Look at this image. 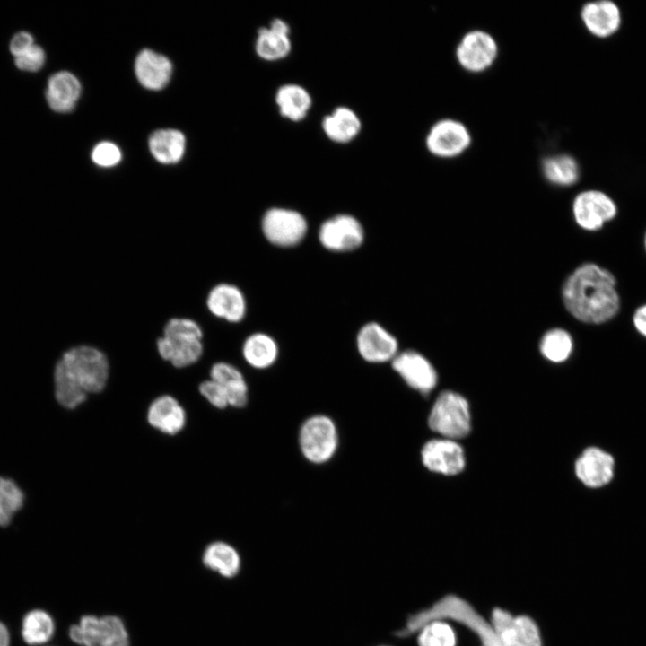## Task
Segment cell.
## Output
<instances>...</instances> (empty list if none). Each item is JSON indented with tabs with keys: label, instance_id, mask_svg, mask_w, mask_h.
I'll return each mask as SVG.
<instances>
[{
	"label": "cell",
	"instance_id": "obj_1",
	"mask_svg": "<svg viewBox=\"0 0 646 646\" xmlns=\"http://www.w3.org/2000/svg\"><path fill=\"white\" fill-rule=\"evenodd\" d=\"M562 298L569 313L588 324H602L612 319L621 303L615 275L590 262L579 266L567 277Z\"/></svg>",
	"mask_w": 646,
	"mask_h": 646
},
{
	"label": "cell",
	"instance_id": "obj_2",
	"mask_svg": "<svg viewBox=\"0 0 646 646\" xmlns=\"http://www.w3.org/2000/svg\"><path fill=\"white\" fill-rule=\"evenodd\" d=\"M109 375V360L100 349L89 345L71 347L54 368L55 397L63 407L74 409L86 400L88 394L102 391Z\"/></svg>",
	"mask_w": 646,
	"mask_h": 646
},
{
	"label": "cell",
	"instance_id": "obj_3",
	"mask_svg": "<svg viewBox=\"0 0 646 646\" xmlns=\"http://www.w3.org/2000/svg\"><path fill=\"white\" fill-rule=\"evenodd\" d=\"M435 620L462 624L476 635L481 646H501L491 622L486 621L468 602L455 595L444 596L432 606L411 614L395 633L400 638L415 635L423 625Z\"/></svg>",
	"mask_w": 646,
	"mask_h": 646
},
{
	"label": "cell",
	"instance_id": "obj_4",
	"mask_svg": "<svg viewBox=\"0 0 646 646\" xmlns=\"http://www.w3.org/2000/svg\"><path fill=\"white\" fill-rule=\"evenodd\" d=\"M204 333L201 326L187 317L170 318L164 325L162 335L156 340L162 359L176 368L197 362L204 353Z\"/></svg>",
	"mask_w": 646,
	"mask_h": 646
},
{
	"label": "cell",
	"instance_id": "obj_5",
	"mask_svg": "<svg viewBox=\"0 0 646 646\" xmlns=\"http://www.w3.org/2000/svg\"><path fill=\"white\" fill-rule=\"evenodd\" d=\"M69 639L78 646H130L129 630L115 614H84L67 631Z\"/></svg>",
	"mask_w": 646,
	"mask_h": 646
},
{
	"label": "cell",
	"instance_id": "obj_6",
	"mask_svg": "<svg viewBox=\"0 0 646 646\" xmlns=\"http://www.w3.org/2000/svg\"><path fill=\"white\" fill-rule=\"evenodd\" d=\"M339 441L337 425L327 415H311L299 428L300 452L310 464L324 465L332 460L338 450Z\"/></svg>",
	"mask_w": 646,
	"mask_h": 646
},
{
	"label": "cell",
	"instance_id": "obj_7",
	"mask_svg": "<svg viewBox=\"0 0 646 646\" xmlns=\"http://www.w3.org/2000/svg\"><path fill=\"white\" fill-rule=\"evenodd\" d=\"M429 427L445 439H460L470 432L467 401L459 394L444 391L435 400L429 418Z\"/></svg>",
	"mask_w": 646,
	"mask_h": 646
},
{
	"label": "cell",
	"instance_id": "obj_8",
	"mask_svg": "<svg viewBox=\"0 0 646 646\" xmlns=\"http://www.w3.org/2000/svg\"><path fill=\"white\" fill-rule=\"evenodd\" d=\"M261 229L265 238L278 247L299 244L308 231V223L299 212L282 207L268 209L263 215Z\"/></svg>",
	"mask_w": 646,
	"mask_h": 646
},
{
	"label": "cell",
	"instance_id": "obj_9",
	"mask_svg": "<svg viewBox=\"0 0 646 646\" xmlns=\"http://www.w3.org/2000/svg\"><path fill=\"white\" fill-rule=\"evenodd\" d=\"M471 142V134L466 125L453 118L435 122L425 138V145L431 154L442 159L461 155L468 149Z\"/></svg>",
	"mask_w": 646,
	"mask_h": 646
},
{
	"label": "cell",
	"instance_id": "obj_10",
	"mask_svg": "<svg viewBox=\"0 0 646 646\" xmlns=\"http://www.w3.org/2000/svg\"><path fill=\"white\" fill-rule=\"evenodd\" d=\"M456 59L467 72L482 73L490 68L498 56L495 39L483 30L467 31L456 48Z\"/></svg>",
	"mask_w": 646,
	"mask_h": 646
},
{
	"label": "cell",
	"instance_id": "obj_11",
	"mask_svg": "<svg viewBox=\"0 0 646 646\" xmlns=\"http://www.w3.org/2000/svg\"><path fill=\"white\" fill-rule=\"evenodd\" d=\"M491 624L501 646H543L536 622L527 615H513L496 607Z\"/></svg>",
	"mask_w": 646,
	"mask_h": 646
},
{
	"label": "cell",
	"instance_id": "obj_12",
	"mask_svg": "<svg viewBox=\"0 0 646 646\" xmlns=\"http://www.w3.org/2000/svg\"><path fill=\"white\" fill-rule=\"evenodd\" d=\"M572 214L576 223L586 231H598L612 221L617 207L606 193L590 189L579 193L572 203Z\"/></svg>",
	"mask_w": 646,
	"mask_h": 646
},
{
	"label": "cell",
	"instance_id": "obj_13",
	"mask_svg": "<svg viewBox=\"0 0 646 646\" xmlns=\"http://www.w3.org/2000/svg\"><path fill=\"white\" fill-rule=\"evenodd\" d=\"M320 244L336 252L352 251L358 249L364 240V231L361 223L351 214H336L324 221L319 230Z\"/></svg>",
	"mask_w": 646,
	"mask_h": 646
},
{
	"label": "cell",
	"instance_id": "obj_14",
	"mask_svg": "<svg viewBox=\"0 0 646 646\" xmlns=\"http://www.w3.org/2000/svg\"><path fill=\"white\" fill-rule=\"evenodd\" d=\"M356 347L365 362L375 364L392 362L398 354L396 337L377 322L366 323L360 328Z\"/></svg>",
	"mask_w": 646,
	"mask_h": 646
},
{
	"label": "cell",
	"instance_id": "obj_15",
	"mask_svg": "<svg viewBox=\"0 0 646 646\" xmlns=\"http://www.w3.org/2000/svg\"><path fill=\"white\" fill-rule=\"evenodd\" d=\"M391 366L410 388L423 394L429 393L437 384L435 369L418 352L407 350L398 353Z\"/></svg>",
	"mask_w": 646,
	"mask_h": 646
},
{
	"label": "cell",
	"instance_id": "obj_16",
	"mask_svg": "<svg viewBox=\"0 0 646 646\" xmlns=\"http://www.w3.org/2000/svg\"><path fill=\"white\" fill-rule=\"evenodd\" d=\"M205 302L213 316L230 323L240 322L246 316L245 295L238 286L230 283H220L213 286Z\"/></svg>",
	"mask_w": 646,
	"mask_h": 646
},
{
	"label": "cell",
	"instance_id": "obj_17",
	"mask_svg": "<svg viewBox=\"0 0 646 646\" xmlns=\"http://www.w3.org/2000/svg\"><path fill=\"white\" fill-rule=\"evenodd\" d=\"M423 464L432 472L456 475L465 467L461 446L450 439H434L426 442L421 451Z\"/></svg>",
	"mask_w": 646,
	"mask_h": 646
},
{
	"label": "cell",
	"instance_id": "obj_18",
	"mask_svg": "<svg viewBox=\"0 0 646 646\" xmlns=\"http://www.w3.org/2000/svg\"><path fill=\"white\" fill-rule=\"evenodd\" d=\"M615 472V458L598 447L587 448L575 463L580 481L590 488H599L611 482Z\"/></svg>",
	"mask_w": 646,
	"mask_h": 646
},
{
	"label": "cell",
	"instance_id": "obj_19",
	"mask_svg": "<svg viewBox=\"0 0 646 646\" xmlns=\"http://www.w3.org/2000/svg\"><path fill=\"white\" fill-rule=\"evenodd\" d=\"M146 418L152 427L168 435L179 432L187 422L185 409L170 395H162L153 400L147 409Z\"/></svg>",
	"mask_w": 646,
	"mask_h": 646
},
{
	"label": "cell",
	"instance_id": "obj_20",
	"mask_svg": "<svg viewBox=\"0 0 646 646\" xmlns=\"http://www.w3.org/2000/svg\"><path fill=\"white\" fill-rule=\"evenodd\" d=\"M202 564L223 579H233L242 568V558L238 549L223 540H214L205 546L201 555Z\"/></svg>",
	"mask_w": 646,
	"mask_h": 646
},
{
	"label": "cell",
	"instance_id": "obj_21",
	"mask_svg": "<svg viewBox=\"0 0 646 646\" xmlns=\"http://www.w3.org/2000/svg\"><path fill=\"white\" fill-rule=\"evenodd\" d=\"M135 72L144 87L158 91L164 88L170 80L172 64L162 54L152 49H143L135 58Z\"/></svg>",
	"mask_w": 646,
	"mask_h": 646
},
{
	"label": "cell",
	"instance_id": "obj_22",
	"mask_svg": "<svg viewBox=\"0 0 646 646\" xmlns=\"http://www.w3.org/2000/svg\"><path fill=\"white\" fill-rule=\"evenodd\" d=\"M581 16L587 30L600 38L615 33L621 22L619 8L607 0L586 4L581 9Z\"/></svg>",
	"mask_w": 646,
	"mask_h": 646
},
{
	"label": "cell",
	"instance_id": "obj_23",
	"mask_svg": "<svg viewBox=\"0 0 646 646\" xmlns=\"http://www.w3.org/2000/svg\"><path fill=\"white\" fill-rule=\"evenodd\" d=\"M80 94L79 80L67 71L55 73L48 81L46 100L48 106L56 112L71 111L75 107Z\"/></svg>",
	"mask_w": 646,
	"mask_h": 646
},
{
	"label": "cell",
	"instance_id": "obj_24",
	"mask_svg": "<svg viewBox=\"0 0 646 646\" xmlns=\"http://www.w3.org/2000/svg\"><path fill=\"white\" fill-rule=\"evenodd\" d=\"M255 47L258 55L266 60L274 61L286 57L291 50L288 24L281 19H275L269 27L259 29Z\"/></svg>",
	"mask_w": 646,
	"mask_h": 646
},
{
	"label": "cell",
	"instance_id": "obj_25",
	"mask_svg": "<svg viewBox=\"0 0 646 646\" xmlns=\"http://www.w3.org/2000/svg\"><path fill=\"white\" fill-rule=\"evenodd\" d=\"M209 375L226 391L230 406L242 408L247 405L249 387L244 375L236 366L226 362H217L212 365Z\"/></svg>",
	"mask_w": 646,
	"mask_h": 646
},
{
	"label": "cell",
	"instance_id": "obj_26",
	"mask_svg": "<svg viewBox=\"0 0 646 646\" xmlns=\"http://www.w3.org/2000/svg\"><path fill=\"white\" fill-rule=\"evenodd\" d=\"M241 354L250 367L265 370L275 364L278 358L279 349L272 336L266 333L257 332L249 335L244 340Z\"/></svg>",
	"mask_w": 646,
	"mask_h": 646
},
{
	"label": "cell",
	"instance_id": "obj_27",
	"mask_svg": "<svg viewBox=\"0 0 646 646\" xmlns=\"http://www.w3.org/2000/svg\"><path fill=\"white\" fill-rule=\"evenodd\" d=\"M148 145L155 160L163 164H173L184 155L186 138L179 130L160 129L151 135Z\"/></svg>",
	"mask_w": 646,
	"mask_h": 646
},
{
	"label": "cell",
	"instance_id": "obj_28",
	"mask_svg": "<svg viewBox=\"0 0 646 646\" xmlns=\"http://www.w3.org/2000/svg\"><path fill=\"white\" fill-rule=\"evenodd\" d=\"M322 127L326 135L332 141L347 143L358 135L361 121L351 109L338 107L324 118Z\"/></svg>",
	"mask_w": 646,
	"mask_h": 646
},
{
	"label": "cell",
	"instance_id": "obj_29",
	"mask_svg": "<svg viewBox=\"0 0 646 646\" xmlns=\"http://www.w3.org/2000/svg\"><path fill=\"white\" fill-rule=\"evenodd\" d=\"M275 101L280 113L292 121L302 119L311 105L310 93L294 83L281 86L276 92Z\"/></svg>",
	"mask_w": 646,
	"mask_h": 646
},
{
	"label": "cell",
	"instance_id": "obj_30",
	"mask_svg": "<svg viewBox=\"0 0 646 646\" xmlns=\"http://www.w3.org/2000/svg\"><path fill=\"white\" fill-rule=\"evenodd\" d=\"M55 632L53 617L43 609L31 610L22 618V637L28 645H43L52 639Z\"/></svg>",
	"mask_w": 646,
	"mask_h": 646
},
{
	"label": "cell",
	"instance_id": "obj_31",
	"mask_svg": "<svg viewBox=\"0 0 646 646\" xmlns=\"http://www.w3.org/2000/svg\"><path fill=\"white\" fill-rule=\"evenodd\" d=\"M542 171L549 182L562 187L573 185L580 175L577 162L568 154L546 157L542 162Z\"/></svg>",
	"mask_w": 646,
	"mask_h": 646
},
{
	"label": "cell",
	"instance_id": "obj_32",
	"mask_svg": "<svg viewBox=\"0 0 646 646\" xmlns=\"http://www.w3.org/2000/svg\"><path fill=\"white\" fill-rule=\"evenodd\" d=\"M573 348L572 336L564 329L547 331L540 341V351L545 358L553 362H563L571 355Z\"/></svg>",
	"mask_w": 646,
	"mask_h": 646
},
{
	"label": "cell",
	"instance_id": "obj_33",
	"mask_svg": "<svg viewBox=\"0 0 646 646\" xmlns=\"http://www.w3.org/2000/svg\"><path fill=\"white\" fill-rule=\"evenodd\" d=\"M23 501L24 494L17 484L0 476V527L10 524L13 515L22 507Z\"/></svg>",
	"mask_w": 646,
	"mask_h": 646
},
{
	"label": "cell",
	"instance_id": "obj_34",
	"mask_svg": "<svg viewBox=\"0 0 646 646\" xmlns=\"http://www.w3.org/2000/svg\"><path fill=\"white\" fill-rule=\"evenodd\" d=\"M418 646H455L453 628L443 620L432 621L416 633Z\"/></svg>",
	"mask_w": 646,
	"mask_h": 646
},
{
	"label": "cell",
	"instance_id": "obj_35",
	"mask_svg": "<svg viewBox=\"0 0 646 646\" xmlns=\"http://www.w3.org/2000/svg\"><path fill=\"white\" fill-rule=\"evenodd\" d=\"M91 158L96 165L109 168L119 163L122 153L116 144L104 141L97 144L93 147Z\"/></svg>",
	"mask_w": 646,
	"mask_h": 646
},
{
	"label": "cell",
	"instance_id": "obj_36",
	"mask_svg": "<svg viewBox=\"0 0 646 646\" xmlns=\"http://www.w3.org/2000/svg\"><path fill=\"white\" fill-rule=\"evenodd\" d=\"M198 390L213 406L218 409L229 406L226 391L216 381L211 379L205 380L199 384Z\"/></svg>",
	"mask_w": 646,
	"mask_h": 646
},
{
	"label": "cell",
	"instance_id": "obj_37",
	"mask_svg": "<svg viewBox=\"0 0 646 646\" xmlns=\"http://www.w3.org/2000/svg\"><path fill=\"white\" fill-rule=\"evenodd\" d=\"M45 63V52L38 45H33L22 56L15 57L16 66L22 71L37 72Z\"/></svg>",
	"mask_w": 646,
	"mask_h": 646
},
{
	"label": "cell",
	"instance_id": "obj_38",
	"mask_svg": "<svg viewBox=\"0 0 646 646\" xmlns=\"http://www.w3.org/2000/svg\"><path fill=\"white\" fill-rule=\"evenodd\" d=\"M33 45V37L29 32L20 31L11 39L10 51L15 57H18L29 50Z\"/></svg>",
	"mask_w": 646,
	"mask_h": 646
},
{
	"label": "cell",
	"instance_id": "obj_39",
	"mask_svg": "<svg viewBox=\"0 0 646 646\" xmlns=\"http://www.w3.org/2000/svg\"><path fill=\"white\" fill-rule=\"evenodd\" d=\"M633 323L637 332L646 337V304L635 310L633 315Z\"/></svg>",
	"mask_w": 646,
	"mask_h": 646
},
{
	"label": "cell",
	"instance_id": "obj_40",
	"mask_svg": "<svg viewBox=\"0 0 646 646\" xmlns=\"http://www.w3.org/2000/svg\"><path fill=\"white\" fill-rule=\"evenodd\" d=\"M0 646H10V633L2 622H0Z\"/></svg>",
	"mask_w": 646,
	"mask_h": 646
},
{
	"label": "cell",
	"instance_id": "obj_41",
	"mask_svg": "<svg viewBox=\"0 0 646 646\" xmlns=\"http://www.w3.org/2000/svg\"><path fill=\"white\" fill-rule=\"evenodd\" d=\"M377 646H391V645H388V644H380V645H377Z\"/></svg>",
	"mask_w": 646,
	"mask_h": 646
},
{
	"label": "cell",
	"instance_id": "obj_42",
	"mask_svg": "<svg viewBox=\"0 0 646 646\" xmlns=\"http://www.w3.org/2000/svg\"><path fill=\"white\" fill-rule=\"evenodd\" d=\"M644 245H645V249H646V234H645V239H644Z\"/></svg>",
	"mask_w": 646,
	"mask_h": 646
}]
</instances>
